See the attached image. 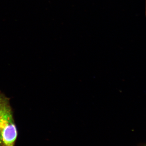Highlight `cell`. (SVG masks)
I'll use <instances>...</instances> for the list:
<instances>
[{
	"instance_id": "6da1fadb",
	"label": "cell",
	"mask_w": 146,
	"mask_h": 146,
	"mask_svg": "<svg viewBox=\"0 0 146 146\" xmlns=\"http://www.w3.org/2000/svg\"><path fill=\"white\" fill-rule=\"evenodd\" d=\"M17 130L10 107L2 101L0 106V145L13 146Z\"/></svg>"
},
{
	"instance_id": "7a4b0ae2",
	"label": "cell",
	"mask_w": 146,
	"mask_h": 146,
	"mask_svg": "<svg viewBox=\"0 0 146 146\" xmlns=\"http://www.w3.org/2000/svg\"><path fill=\"white\" fill-rule=\"evenodd\" d=\"M2 101V100L0 99V106H1V103Z\"/></svg>"
}]
</instances>
